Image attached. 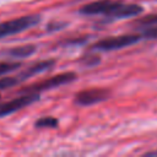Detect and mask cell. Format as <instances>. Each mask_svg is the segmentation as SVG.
I'll return each mask as SVG.
<instances>
[{"label": "cell", "instance_id": "cell-1", "mask_svg": "<svg viewBox=\"0 0 157 157\" xmlns=\"http://www.w3.org/2000/svg\"><path fill=\"white\" fill-rule=\"evenodd\" d=\"M144 7L137 4H128L114 0H98L80 7V13L86 16H105L108 18H126L139 16Z\"/></svg>", "mask_w": 157, "mask_h": 157}, {"label": "cell", "instance_id": "cell-2", "mask_svg": "<svg viewBox=\"0 0 157 157\" xmlns=\"http://www.w3.org/2000/svg\"><path fill=\"white\" fill-rule=\"evenodd\" d=\"M144 39L142 32L140 33H128V34H120L114 37H107L103 39L97 40L91 45V49L93 52H109V50H118L132 44H136Z\"/></svg>", "mask_w": 157, "mask_h": 157}, {"label": "cell", "instance_id": "cell-3", "mask_svg": "<svg viewBox=\"0 0 157 157\" xmlns=\"http://www.w3.org/2000/svg\"><path fill=\"white\" fill-rule=\"evenodd\" d=\"M75 80H76L75 72H71V71L61 72V74H58V75L52 76L49 78L36 82L33 85L26 86L25 88H22L20 91V93H39L42 91H47V90H52V88H55V87H59L63 85H67Z\"/></svg>", "mask_w": 157, "mask_h": 157}, {"label": "cell", "instance_id": "cell-4", "mask_svg": "<svg viewBox=\"0 0 157 157\" xmlns=\"http://www.w3.org/2000/svg\"><path fill=\"white\" fill-rule=\"evenodd\" d=\"M40 21L39 15H27L18 18H13L6 22H0V38L21 33Z\"/></svg>", "mask_w": 157, "mask_h": 157}, {"label": "cell", "instance_id": "cell-5", "mask_svg": "<svg viewBox=\"0 0 157 157\" xmlns=\"http://www.w3.org/2000/svg\"><path fill=\"white\" fill-rule=\"evenodd\" d=\"M39 99V93H22L17 98H12L7 102L0 103V118L10 115Z\"/></svg>", "mask_w": 157, "mask_h": 157}, {"label": "cell", "instance_id": "cell-6", "mask_svg": "<svg viewBox=\"0 0 157 157\" xmlns=\"http://www.w3.org/2000/svg\"><path fill=\"white\" fill-rule=\"evenodd\" d=\"M110 97V91L105 88H90L81 91L75 97V103L77 105L88 107L92 104H97L103 102Z\"/></svg>", "mask_w": 157, "mask_h": 157}, {"label": "cell", "instance_id": "cell-7", "mask_svg": "<svg viewBox=\"0 0 157 157\" xmlns=\"http://www.w3.org/2000/svg\"><path fill=\"white\" fill-rule=\"evenodd\" d=\"M55 65V60L53 59H48V60H42V61H38L33 65H31L29 67L25 69L22 72H20L17 76L21 78V81H25L29 77H33L34 75H38L40 72H44V71H48L50 70L53 66Z\"/></svg>", "mask_w": 157, "mask_h": 157}, {"label": "cell", "instance_id": "cell-8", "mask_svg": "<svg viewBox=\"0 0 157 157\" xmlns=\"http://www.w3.org/2000/svg\"><path fill=\"white\" fill-rule=\"evenodd\" d=\"M36 52V47L32 44H26V45H20L15 48H10L4 52V55L10 56V58H16V59H22L31 56Z\"/></svg>", "mask_w": 157, "mask_h": 157}, {"label": "cell", "instance_id": "cell-9", "mask_svg": "<svg viewBox=\"0 0 157 157\" xmlns=\"http://www.w3.org/2000/svg\"><path fill=\"white\" fill-rule=\"evenodd\" d=\"M21 78L16 75V76H5L2 78H0V90H6V88H11L18 83H21Z\"/></svg>", "mask_w": 157, "mask_h": 157}, {"label": "cell", "instance_id": "cell-10", "mask_svg": "<svg viewBox=\"0 0 157 157\" xmlns=\"http://www.w3.org/2000/svg\"><path fill=\"white\" fill-rule=\"evenodd\" d=\"M21 66L20 61H0V76L12 72Z\"/></svg>", "mask_w": 157, "mask_h": 157}, {"label": "cell", "instance_id": "cell-11", "mask_svg": "<svg viewBox=\"0 0 157 157\" xmlns=\"http://www.w3.org/2000/svg\"><path fill=\"white\" fill-rule=\"evenodd\" d=\"M36 126L37 128H56L58 126V119L54 117H43L39 118L36 121Z\"/></svg>", "mask_w": 157, "mask_h": 157}, {"label": "cell", "instance_id": "cell-12", "mask_svg": "<svg viewBox=\"0 0 157 157\" xmlns=\"http://www.w3.org/2000/svg\"><path fill=\"white\" fill-rule=\"evenodd\" d=\"M136 23L140 25V26H153V25H157V13L147 15V16L137 20Z\"/></svg>", "mask_w": 157, "mask_h": 157}, {"label": "cell", "instance_id": "cell-13", "mask_svg": "<svg viewBox=\"0 0 157 157\" xmlns=\"http://www.w3.org/2000/svg\"><path fill=\"white\" fill-rule=\"evenodd\" d=\"M141 32L145 39H157V25L148 26L146 29H142Z\"/></svg>", "mask_w": 157, "mask_h": 157}]
</instances>
